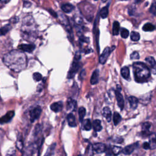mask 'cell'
<instances>
[{"label": "cell", "instance_id": "cell-9", "mask_svg": "<svg viewBox=\"0 0 156 156\" xmlns=\"http://www.w3.org/2000/svg\"><path fill=\"white\" fill-rule=\"evenodd\" d=\"M145 61L149 64V68L153 74L156 75V62L155 59L153 57L149 56L145 59Z\"/></svg>", "mask_w": 156, "mask_h": 156}, {"label": "cell", "instance_id": "cell-17", "mask_svg": "<svg viewBox=\"0 0 156 156\" xmlns=\"http://www.w3.org/2000/svg\"><path fill=\"white\" fill-rule=\"evenodd\" d=\"M136 145L137 144H132V145H128L127 146H126V147L123 149L122 150V153L125 154V155H130L131 154L133 151H134L135 147H136Z\"/></svg>", "mask_w": 156, "mask_h": 156}, {"label": "cell", "instance_id": "cell-5", "mask_svg": "<svg viewBox=\"0 0 156 156\" xmlns=\"http://www.w3.org/2000/svg\"><path fill=\"white\" fill-rule=\"evenodd\" d=\"M121 89L120 85H117V90H115V96H116V99L117 101V104L118 107L120 108V109L122 110L123 109L124 107H125V101H124V99L123 97V95L121 93Z\"/></svg>", "mask_w": 156, "mask_h": 156}, {"label": "cell", "instance_id": "cell-21", "mask_svg": "<svg viewBox=\"0 0 156 156\" xmlns=\"http://www.w3.org/2000/svg\"><path fill=\"white\" fill-rule=\"evenodd\" d=\"M93 127L96 132H99L103 129L101 122L99 120H95L93 122Z\"/></svg>", "mask_w": 156, "mask_h": 156}, {"label": "cell", "instance_id": "cell-1", "mask_svg": "<svg viewBox=\"0 0 156 156\" xmlns=\"http://www.w3.org/2000/svg\"><path fill=\"white\" fill-rule=\"evenodd\" d=\"M4 64L12 71L19 73L25 69L27 66L26 54L18 50H12L3 57Z\"/></svg>", "mask_w": 156, "mask_h": 156}, {"label": "cell", "instance_id": "cell-6", "mask_svg": "<svg viewBox=\"0 0 156 156\" xmlns=\"http://www.w3.org/2000/svg\"><path fill=\"white\" fill-rule=\"evenodd\" d=\"M41 113H42V109L39 106L32 109L29 113L31 122L34 123L35 120H37L40 117Z\"/></svg>", "mask_w": 156, "mask_h": 156}, {"label": "cell", "instance_id": "cell-27", "mask_svg": "<svg viewBox=\"0 0 156 156\" xmlns=\"http://www.w3.org/2000/svg\"><path fill=\"white\" fill-rule=\"evenodd\" d=\"M78 113H79V121L82 122L84 120V118L86 114V109L84 107H79V110H78Z\"/></svg>", "mask_w": 156, "mask_h": 156}, {"label": "cell", "instance_id": "cell-40", "mask_svg": "<svg viewBox=\"0 0 156 156\" xmlns=\"http://www.w3.org/2000/svg\"><path fill=\"white\" fill-rule=\"evenodd\" d=\"M85 75H86L85 71L84 70H82V71H81V73H80V76H79V77H80V79H81V80H82V79H83L85 77Z\"/></svg>", "mask_w": 156, "mask_h": 156}, {"label": "cell", "instance_id": "cell-39", "mask_svg": "<svg viewBox=\"0 0 156 156\" xmlns=\"http://www.w3.org/2000/svg\"><path fill=\"white\" fill-rule=\"evenodd\" d=\"M143 148L145 149H150V144H149V143H148V142H145V143H144L143 145Z\"/></svg>", "mask_w": 156, "mask_h": 156}, {"label": "cell", "instance_id": "cell-29", "mask_svg": "<svg viewBox=\"0 0 156 156\" xmlns=\"http://www.w3.org/2000/svg\"><path fill=\"white\" fill-rule=\"evenodd\" d=\"M140 39V35L139 33L135 31H132L131 34V39L134 41V42H137L139 41Z\"/></svg>", "mask_w": 156, "mask_h": 156}, {"label": "cell", "instance_id": "cell-15", "mask_svg": "<svg viewBox=\"0 0 156 156\" xmlns=\"http://www.w3.org/2000/svg\"><path fill=\"white\" fill-rule=\"evenodd\" d=\"M128 101H129L131 109L133 110L136 109L137 106H138L139 99L135 96H130V97L128 98Z\"/></svg>", "mask_w": 156, "mask_h": 156}, {"label": "cell", "instance_id": "cell-20", "mask_svg": "<svg viewBox=\"0 0 156 156\" xmlns=\"http://www.w3.org/2000/svg\"><path fill=\"white\" fill-rule=\"evenodd\" d=\"M121 76L124 79H129V78L130 77V71L129 68L127 67H124L121 68Z\"/></svg>", "mask_w": 156, "mask_h": 156}, {"label": "cell", "instance_id": "cell-28", "mask_svg": "<svg viewBox=\"0 0 156 156\" xmlns=\"http://www.w3.org/2000/svg\"><path fill=\"white\" fill-rule=\"evenodd\" d=\"M108 7H109L108 6H105L100 11V16L102 18H103V19H104V18H106L108 16V14H109V8Z\"/></svg>", "mask_w": 156, "mask_h": 156}, {"label": "cell", "instance_id": "cell-32", "mask_svg": "<svg viewBox=\"0 0 156 156\" xmlns=\"http://www.w3.org/2000/svg\"><path fill=\"white\" fill-rule=\"evenodd\" d=\"M122 148L120 146H114L112 148V151L113 155H118L120 154L121 151H122Z\"/></svg>", "mask_w": 156, "mask_h": 156}, {"label": "cell", "instance_id": "cell-33", "mask_svg": "<svg viewBox=\"0 0 156 156\" xmlns=\"http://www.w3.org/2000/svg\"><path fill=\"white\" fill-rule=\"evenodd\" d=\"M129 35V32L126 28H122L121 31V36L123 39H126Z\"/></svg>", "mask_w": 156, "mask_h": 156}, {"label": "cell", "instance_id": "cell-11", "mask_svg": "<svg viewBox=\"0 0 156 156\" xmlns=\"http://www.w3.org/2000/svg\"><path fill=\"white\" fill-rule=\"evenodd\" d=\"M15 115L14 111H9L5 115H4L1 117V124H4V123H7L8 122L10 121L12 118Z\"/></svg>", "mask_w": 156, "mask_h": 156}, {"label": "cell", "instance_id": "cell-3", "mask_svg": "<svg viewBox=\"0 0 156 156\" xmlns=\"http://www.w3.org/2000/svg\"><path fill=\"white\" fill-rule=\"evenodd\" d=\"M133 71L135 80L138 83H144L147 82L151 76L150 70L146 64L137 62L133 64Z\"/></svg>", "mask_w": 156, "mask_h": 156}, {"label": "cell", "instance_id": "cell-7", "mask_svg": "<svg viewBox=\"0 0 156 156\" xmlns=\"http://www.w3.org/2000/svg\"><path fill=\"white\" fill-rule=\"evenodd\" d=\"M111 53V50L110 49V48L107 47L105 48L104 51L102 53V54L99 57V62L104 65V64L105 63V62H107V60L108 57L110 56V54Z\"/></svg>", "mask_w": 156, "mask_h": 156}, {"label": "cell", "instance_id": "cell-23", "mask_svg": "<svg viewBox=\"0 0 156 156\" xmlns=\"http://www.w3.org/2000/svg\"><path fill=\"white\" fill-rule=\"evenodd\" d=\"M149 144L150 149H154L156 148V135L154 134H152L149 136Z\"/></svg>", "mask_w": 156, "mask_h": 156}, {"label": "cell", "instance_id": "cell-44", "mask_svg": "<svg viewBox=\"0 0 156 156\" xmlns=\"http://www.w3.org/2000/svg\"><path fill=\"white\" fill-rule=\"evenodd\" d=\"M102 1H103V3H105V2H106V1H107V0H102Z\"/></svg>", "mask_w": 156, "mask_h": 156}, {"label": "cell", "instance_id": "cell-24", "mask_svg": "<svg viewBox=\"0 0 156 156\" xmlns=\"http://www.w3.org/2000/svg\"><path fill=\"white\" fill-rule=\"evenodd\" d=\"M120 29V25L119 22L115 21L113 22V28H112V33L113 35H117L119 33Z\"/></svg>", "mask_w": 156, "mask_h": 156}, {"label": "cell", "instance_id": "cell-19", "mask_svg": "<svg viewBox=\"0 0 156 156\" xmlns=\"http://www.w3.org/2000/svg\"><path fill=\"white\" fill-rule=\"evenodd\" d=\"M98 78H99V71L96 70L93 71L92 75H91L90 79V83L92 85H95L98 82Z\"/></svg>", "mask_w": 156, "mask_h": 156}, {"label": "cell", "instance_id": "cell-38", "mask_svg": "<svg viewBox=\"0 0 156 156\" xmlns=\"http://www.w3.org/2000/svg\"><path fill=\"white\" fill-rule=\"evenodd\" d=\"M130 57L131 59H139L140 58V55L138 52L135 51V52H133L131 54Z\"/></svg>", "mask_w": 156, "mask_h": 156}, {"label": "cell", "instance_id": "cell-26", "mask_svg": "<svg viewBox=\"0 0 156 156\" xmlns=\"http://www.w3.org/2000/svg\"><path fill=\"white\" fill-rule=\"evenodd\" d=\"M155 29V26L153 24L148 23L143 26V30L146 32H151Z\"/></svg>", "mask_w": 156, "mask_h": 156}, {"label": "cell", "instance_id": "cell-13", "mask_svg": "<svg viewBox=\"0 0 156 156\" xmlns=\"http://www.w3.org/2000/svg\"><path fill=\"white\" fill-rule=\"evenodd\" d=\"M103 116L106 119L107 122H111L112 120V112L108 107H105L103 110Z\"/></svg>", "mask_w": 156, "mask_h": 156}, {"label": "cell", "instance_id": "cell-35", "mask_svg": "<svg viewBox=\"0 0 156 156\" xmlns=\"http://www.w3.org/2000/svg\"><path fill=\"white\" fill-rule=\"evenodd\" d=\"M33 79L34 81L39 82L42 79V75L39 73H35L33 74Z\"/></svg>", "mask_w": 156, "mask_h": 156}, {"label": "cell", "instance_id": "cell-30", "mask_svg": "<svg viewBox=\"0 0 156 156\" xmlns=\"http://www.w3.org/2000/svg\"><path fill=\"white\" fill-rule=\"evenodd\" d=\"M11 26L10 24H7L3 27H1V35H4L6 34L8 32L11 30Z\"/></svg>", "mask_w": 156, "mask_h": 156}, {"label": "cell", "instance_id": "cell-22", "mask_svg": "<svg viewBox=\"0 0 156 156\" xmlns=\"http://www.w3.org/2000/svg\"><path fill=\"white\" fill-rule=\"evenodd\" d=\"M62 10L65 13H70L71 12L73 9H74V6H73L72 4L67 3V4H64L62 6Z\"/></svg>", "mask_w": 156, "mask_h": 156}, {"label": "cell", "instance_id": "cell-25", "mask_svg": "<svg viewBox=\"0 0 156 156\" xmlns=\"http://www.w3.org/2000/svg\"><path fill=\"white\" fill-rule=\"evenodd\" d=\"M121 117L120 115V113H118V112H114L113 113V121L114 125L117 126L118 125L119 123H120L121 121Z\"/></svg>", "mask_w": 156, "mask_h": 156}, {"label": "cell", "instance_id": "cell-46", "mask_svg": "<svg viewBox=\"0 0 156 156\" xmlns=\"http://www.w3.org/2000/svg\"><path fill=\"white\" fill-rule=\"evenodd\" d=\"M122 1H126V0H122Z\"/></svg>", "mask_w": 156, "mask_h": 156}, {"label": "cell", "instance_id": "cell-37", "mask_svg": "<svg viewBox=\"0 0 156 156\" xmlns=\"http://www.w3.org/2000/svg\"><path fill=\"white\" fill-rule=\"evenodd\" d=\"M93 146H91V145H90L89 146H88V147H87V149L85 151V154L87 155H93Z\"/></svg>", "mask_w": 156, "mask_h": 156}, {"label": "cell", "instance_id": "cell-4", "mask_svg": "<svg viewBox=\"0 0 156 156\" xmlns=\"http://www.w3.org/2000/svg\"><path fill=\"white\" fill-rule=\"evenodd\" d=\"M81 59V55L79 54H76L75 56L74 61L73 62L72 65L70 67V69L68 71L67 78L68 79H72L75 77L79 68V60Z\"/></svg>", "mask_w": 156, "mask_h": 156}, {"label": "cell", "instance_id": "cell-10", "mask_svg": "<svg viewBox=\"0 0 156 156\" xmlns=\"http://www.w3.org/2000/svg\"><path fill=\"white\" fill-rule=\"evenodd\" d=\"M93 151L98 154H101L104 153L106 149L105 145L102 143H96L93 145Z\"/></svg>", "mask_w": 156, "mask_h": 156}, {"label": "cell", "instance_id": "cell-36", "mask_svg": "<svg viewBox=\"0 0 156 156\" xmlns=\"http://www.w3.org/2000/svg\"><path fill=\"white\" fill-rule=\"evenodd\" d=\"M149 12L154 15H156V2H153L149 9Z\"/></svg>", "mask_w": 156, "mask_h": 156}, {"label": "cell", "instance_id": "cell-42", "mask_svg": "<svg viewBox=\"0 0 156 156\" xmlns=\"http://www.w3.org/2000/svg\"><path fill=\"white\" fill-rule=\"evenodd\" d=\"M49 11L50 12H50V13H51V14L54 17H57V14H56V13H55L54 12H53V11H51V10H49Z\"/></svg>", "mask_w": 156, "mask_h": 156}, {"label": "cell", "instance_id": "cell-43", "mask_svg": "<svg viewBox=\"0 0 156 156\" xmlns=\"http://www.w3.org/2000/svg\"><path fill=\"white\" fill-rule=\"evenodd\" d=\"M10 0H1V3H7Z\"/></svg>", "mask_w": 156, "mask_h": 156}, {"label": "cell", "instance_id": "cell-14", "mask_svg": "<svg viewBox=\"0 0 156 156\" xmlns=\"http://www.w3.org/2000/svg\"><path fill=\"white\" fill-rule=\"evenodd\" d=\"M67 121L68 124L70 127H75L77 126V123L76 121V118L74 115L70 113L67 115Z\"/></svg>", "mask_w": 156, "mask_h": 156}, {"label": "cell", "instance_id": "cell-2", "mask_svg": "<svg viewBox=\"0 0 156 156\" xmlns=\"http://www.w3.org/2000/svg\"><path fill=\"white\" fill-rule=\"evenodd\" d=\"M21 35L24 39L27 41H33L37 36L36 25L32 16L26 17L21 26Z\"/></svg>", "mask_w": 156, "mask_h": 156}, {"label": "cell", "instance_id": "cell-12", "mask_svg": "<svg viewBox=\"0 0 156 156\" xmlns=\"http://www.w3.org/2000/svg\"><path fill=\"white\" fill-rule=\"evenodd\" d=\"M50 108H51V111H53L54 112L56 113L59 112H61L63 109V103L61 101L53 103L50 105Z\"/></svg>", "mask_w": 156, "mask_h": 156}, {"label": "cell", "instance_id": "cell-8", "mask_svg": "<svg viewBox=\"0 0 156 156\" xmlns=\"http://www.w3.org/2000/svg\"><path fill=\"white\" fill-rule=\"evenodd\" d=\"M18 48L22 51L32 53L35 49V45L34 44H22L18 46Z\"/></svg>", "mask_w": 156, "mask_h": 156}, {"label": "cell", "instance_id": "cell-34", "mask_svg": "<svg viewBox=\"0 0 156 156\" xmlns=\"http://www.w3.org/2000/svg\"><path fill=\"white\" fill-rule=\"evenodd\" d=\"M17 147L18 149L20 150V151H21L23 148V143L21 137H18V139L17 140Z\"/></svg>", "mask_w": 156, "mask_h": 156}, {"label": "cell", "instance_id": "cell-45", "mask_svg": "<svg viewBox=\"0 0 156 156\" xmlns=\"http://www.w3.org/2000/svg\"><path fill=\"white\" fill-rule=\"evenodd\" d=\"M94 1H98V0H94Z\"/></svg>", "mask_w": 156, "mask_h": 156}, {"label": "cell", "instance_id": "cell-16", "mask_svg": "<svg viewBox=\"0 0 156 156\" xmlns=\"http://www.w3.org/2000/svg\"><path fill=\"white\" fill-rule=\"evenodd\" d=\"M77 106V103L75 100L69 98L67 100V107L68 110H71V111H75Z\"/></svg>", "mask_w": 156, "mask_h": 156}, {"label": "cell", "instance_id": "cell-41", "mask_svg": "<svg viewBox=\"0 0 156 156\" xmlns=\"http://www.w3.org/2000/svg\"><path fill=\"white\" fill-rule=\"evenodd\" d=\"M80 40L82 41V42H89V38L85 37L83 36V35L80 37Z\"/></svg>", "mask_w": 156, "mask_h": 156}, {"label": "cell", "instance_id": "cell-18", "mask_svg": "<svg viewBox=\"0 0 156 156\" xmlns=\"http://www.w3.org/2000/svg\"><path fill=\"white\" fill-rule=\"evenodd\" d=\"M81 123L82 129L85 131H90L91 128H92V125H91L90 119H85V120H83Z\"/></svg>", "mask_w": 156, "mask_h": 156}, {"label": "cell", "instance_id": "cell-31", "mask_svg": "<svg viewBox=\"0 0 156 156\" xmlns=\"http://www.w3.org/2000/svg\"><path fill=\"white\" fill-rule=\"evenodd\" d=\"M151 126V123H149V122H146L143 123V125H142V132L143 133L148 132Z\"/></svg>", "mask_w": 156, "mask_h": 156}]
</instances>
